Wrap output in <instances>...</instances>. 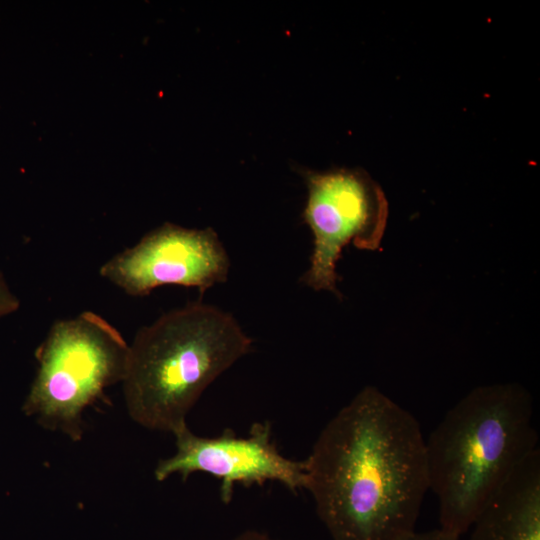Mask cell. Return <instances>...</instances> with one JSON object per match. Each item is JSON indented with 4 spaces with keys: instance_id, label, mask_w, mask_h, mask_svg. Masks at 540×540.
<instances>
[{
    "instance_id": "52a82bcc",
    "label": "cell",
    "mask_w": 540,
    "mask_h": 540,
    "mask_svg": "<svg viewBox=\"0 0 540 540\" xmlns=\"http://www.w3.org/2000/svg\"><path fill=\"white\" fill-rule=\"evenodd\" d=\"M173 435L176 452L158 462L154 470L158 482L172 474L181 475L185 481L192 473H207L220 480V496L225 503L231 500L236 483L249 487L275 481L292 492L306 487L304 461L291 460L278 451L268 422L252 424L247 437H238L232 430L202 437L187 425Z\"/></svg>"
},
{
    "instance_id": "8fae6325",
    "label": "cell",
    "mask_w": 540,
    "mask_h": 540,
    "mask_svg": "<svg viewBox=\"0 0 540 540\" xmlns=\"http://www.w3.org/2000/svg\"><path fill=\"white\" fill-rule=\"evenodd\" d=\"M230 540H279L271 537L270 535L257 531V530H245L238 535L234 536Z\"/></svg>"
},
{
    "instance_id": "ba28073f",
    "label": "cell",
    "mask_w": 540,
    "mask_h": 540,
    "mask_svg": "<svg viewBox=\"0 0 540 540\" xmlns=\"http://www.w3.org/2000/svg\"><path fill=\"white\" fill-rule=\"evenodd\" d=\"M470 528V540H540L539 448L520 463Z\"/></svg>"
},
{
    "instance_id": "277c9868",
    "label": "cell",
    "mask_w": 540,
    "mask_h": 540,
    "mask_svg": "<svg viewBox=\"0 0 540 540\" xmlns=\"http://www.w3.org/2000/svg\"><path fill=\"white\" fill-rule=\"evenodd\" d=\"M128 353L120 332L94 312L56 321L36 350L38 369L24 412L43 428L80 440L84 410L122 382Z\"/></svg>"
},
{
    "instance_id": "30bf717a",
    "label": "cell",
    "mask_w": 540,
    "mask_h": 540,
    "mask_svg": "<svg viewBox=\"0 0 540 540\" xmlns=\"http://www.w3.org/2000/svg\"><path fill=\"white\" fill-rule=\"evenodd\" d=\"M401 540H459V537L451 535L440 528L426 531V532H416L409 534Z\"/></svg>"
},
{
    "instance_id": "8992f818",
    "label": "cell",
    "mask_w": 540,
    "mask_h": 540,
    "mask_svg": "<svg viewBox=\"0 0 540 540\" xmlns=\"http://www.w3.org/2000/svg\"><path fill=\"white\" fill-rule=\"evenodd\" d=\"M229 269L227 251L214 229L165 223L107 260L100 275L126 294L141 297L164 285L194 287L203 294L224 283Z\"/></svg>"
},
{
    "instance_id": "6da1fadb",
    "label": "cell",
    "mask_w": 540,
    "mask_h": 540,
    "mask_svg": "<svg viewBox=\"0 0 540 540\" xmlns=\"http://www.w3.org/2000/svg\"><path fill=\"white\" fill-rule=\"evenodd\" d=\"M305 489L332 540H401L429 490L417 419L367 386L325 425L304 460Z\"/></svg>"
},
{
    "instance_id": "5b68a950",
    "label": "cell",
    "mask_w": 540,
    "mask_h": 540,
    "mask_svg": "<svg viewBox=\"0 0 540 540\" xmlns=\"http://www.w3.org/2000/svg\"><path fill=\"white\" fill-rule=\"evenodd\" d=\"M307 202L302 217L313 234L310 266L300 281L339 299L337 262L344 247H380L388 218V202L380 185L360 168L326 172L303 170Z\"/></svg>"
},
{
    "instance_id": "7a4b0ae2",
    "label": "cell",
    "mask_w": 540,
    "mask_h": 540,
    "mask_svg": "<svg viewBox=\"0 0 540 540\" xmlns=\"http://www.w3.org/2000/svg\"><path fill=\"white\" fill-rule=\"evenodd\" d=\"M425 447L440 529L460 537L539 448L532 398L514 383L477 387L446 413Z\"/></svg>"
},
{
    "instance_id": "9c48e42d",
    "label": "cell",
    "mask_w": 540,
    "mask_h": 540,
    "mask_svg": "<svg viewBox=\"0 0 540 540\" xmlns=\"http://www.w3.org/2000/svg\"><path fill=\"white\" fill-rule=\"evenodd\" d=\"M19 304V299L0 273V318L15 312L19 308Z\"/></svg>"
},
{
    "instance_id": "3957f363",
    "label": "cell",
    "mask_w": 540,
    "mask_h": 540,
    "mask_svg": "<svg viewBox=\"0 0 540 540\" xmlns=\"http://www.w3.org/2000/svg\"><path fill=\"white\" fill-rule=\"evenodd\" d=\"M232 314L201 301L142 327L129 345L123 395L131 419L174 433L206 388L252 349Z\"/></svg>"
}]
</instances>
